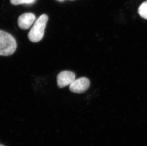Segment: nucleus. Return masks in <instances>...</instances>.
Listing matches in <instances>:
<instances>
[{
  "label": "nucleus",
  "instance_id": "nucleus-7",
  "mask_svg": "<svg viewBox=\"0 0 147 146\" xmlns=\"http://www.w3.org/2000/svg\"><path fill=\"white\" fill-rule=\"evenodd\" d=\"M34 1V0H10V2L11 4L17 5L19 4H30L32 3H33Z\"/></svg>",
  "mask_w": 147,
  "mask_h": 146
},
{
  "label": "nucleus",
  "instance_id": "nucleus-4",
  "mask_svg": "<svg viewBox=\"0 0 147 146\" xmlns=\"http://www.w3.org/2000/svg\"><path fill=\"white\" fill-rule=\"evenodd\" d=\"M76 76L74 72L69 71H63L60 72L57 77L58 87L63 88L70 85L75 80Z\"/></svg>",
  "mask_w": 147,
  "mask_h": 146
},
{
  "label": "nucleus",
  "instance_id": "nucleus-8",
  "mask_svg": "<svg viewBox=\"0 0 147 146\" xmlns=\"http://www.w3.org/2000/svg\"><path fill=\"white\" fill-rule=\"evenodd\" d=\"M0 146H4V145H3V144H0Z\"/></svg>",
  "mask_w": 147,
  "mask_h": 146
},
{
  "label": "nucleus",
  "instance_id": "nucleus-2",
  "mask_svg": "<svg viewBox=\"0 0 147 146\" xmlns=\"http://www.w3.org/2000/svg\"><path fill=\"white\" fill-rule=\"evenodd\" d=\"M16 48V42L14 37L7 32L0 30V56L11 55Z\"/></svg>",
  "mask_w": 147,
  "mask_h": 146
},
{
  "label": "nucleus",
  "instance_id": "nucleus-5",
  "mask_svg": "<svg viewBox=\"0 0 147 146\" xmlns=\"http://www.w3.org/2000/svg\"><path fill=\"white\" fill-rule=\"evenodd\" d=\"M35 19L36 17L32 13H25L18 18V26L22 29H28L32 26Z\"/></svg>",
  "mask_w": 147,
  "mask_h": 146
},
{
  "label": "nucleus",
  "instance_id": "nucleus-3",
  "mask_svg": "<svg viewBox=\"0 0 147 146\" xmlns=\"http://www.w3.org/2000/svg\"><path fill=\"white\" fill-rule=\"evenodd\" d=\"M90 86L89 79L85 77H81L75 80L69 85V88L71 92L81 94L86 92Z\"/></svg>",
  "mask_w": 147,
  "mask_h": 146
},
{
  "label": "nucleus",
  "instance_id": "nucleus-1",
  "mask_svg": "<svg viewBox=\"0 0 147 146\" xmlns=\"http://www.w3.org/2000/svg\"><path fill=\"white\" fill-rule=\"evenodd\" d=\"M48 21L46 14H42L36 20L28 33V38L31 42L36 43L40 42L45 34V29Z\"/></svg>",
  "mask_w": 147,
  "mask_h": 146
},
{
  "label": "nucleus",
  "instance_id": "nucleus-6",
  "mask_svg": "<svg viewBox=\"0 0 147 146\" xmlns=\"http://www.w3.org/2000/svg\"><path fill=\"white\" fill-rule=\"evenodd\" d=\"M138 13L142 18L147 19V1L140 5L138 9Z\"/></svg>",
  "mask_w": 147,
  "mask_h": 146
}]
</instances>
